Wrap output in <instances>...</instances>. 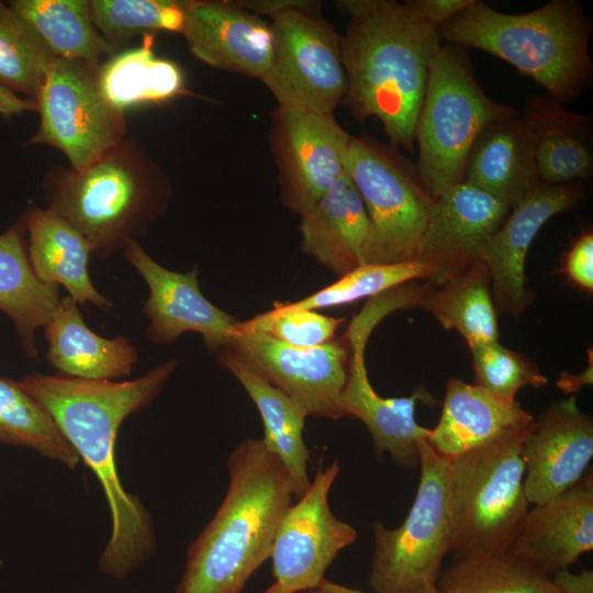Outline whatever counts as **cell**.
Masks as SVG:
<instances>
[{"label":"cell","mask_w":593,"mask_h":593,"mask_svg":"<svg viewBox=\"0 0 593 593\" xmlns=\"http://www.w3.org/2000/svg\"><path fill=\"white\" fill-rule=\"evenodd\" d=\"M535 418L519 402H507L486 390L451 378L441 414L426 441L446 459L475 449L508 433L530 427Z\"/></svg>","instance_id":"obj_23"},{"label":"cell","mask_w":593,"mask_h":593,"mask_svg":"<svg viewBox=\"0 0 593 593\" xmlns=\"http://www.w3.org/2000/svg\"><path fill=\"white\" fill-rule=\"evenodd\" d=\"M372 329V325L356 317L345 334L350 346V359L343 405L348 417L360 419L367 427L377 457L388 454L395 466L415 469L419 466V443L429 435V428L417 424L415 406L418 401L432 404L434 399L424 387L400 398H383L374 391L363 357Z\"/></svg>","instance_id":"obj_17"},{"label":"cell","mask_w":593,"mask_h":593,"mask_svg":"<svg viewBox=\"0 0 593 593\" xmlns=\"http://www.w3.org/2000/svg\"><path fill=\"white\" fill-rule=\"evenodd\" d=\"M427 268L418 261L401 264H363L340 276L334 283L299 301L292 307L318 310L376 296L414 279H426Z\"/></svg>","instance_id":"obj_37"},{"label":"cell","mask_w":593,"mask_h":593,"mask_svg":"<svg viewBox=\"0 0 593 593\" xmlns=\"http://www.w3.org/2000/svg\"><path fill=\"white\" fill-rule=\"evenodd\" d=\"M182 34L204 64L261 79L273 56L270 24L237 1H192Z\"/></svg>","instance_id":"obj_20"},{"label":"cell","mask_w":593,"mask_h":593,"mask_svg":"<svg viewBox=\"0 0 593 593\" xmlns=\"http://www.w3.org/2000/svg\"><path fill=\"white\" fill-rule=\"evenodd\" d=\"M426 284L418 305L445 329L457 331L469 348L499 340L490 275L482 261L440 286Z\"/></svg>","instance_id":"obj_31"},{"label":"cell","mask_w":593,"mask_h":593,"mask_svg":"<svg viewBox=\"0 0 593 593\" xmlns=\"http://www.w3.org/2000/svg\"><path fill=\"white\" fill-rule=\"evenodd\" d=\"M470 350L474 372L472 383L501 400L516 401L522 388H541L548 383V379L529 358L501 345L499 340L477 345Z\"/></svg>","instance_id":"obj_38"},{"label":"cell","mask_w":593,"mask_h":593,"mask_svg":"<svg viewBox=\"0 0 593 593\" xmlns=\"http://www.w3.org/2000/svg\"><path fill=\"white\" fill-rule=\"evenodd\" d=\"M345 172L369 219L363 264L413 261L433 202L416 164L370 136H353Z\"/></svg>","instance_id":"obj_9"},{"label":"cell","mask_w":593,"mask_h":593,"mask_svg":"<svg viewBox=\"0 0 593 593\" xmlns=\"http://www.w3.org/2000/svg\"><path fill=\"white\" fill-rule=\"evenodd\" d=\"M510 210L503 201L466 181L434 198L414 258L427 268V283L440 286L478 261L483 245Z\"/></svg>","instance_id":"obj_15"},{"label":"cell","mask_w":593,"mask_h":593,"mask_svg":"<svg viewBox=\"0 0 593 593\" xmlns=\"http://www.w3.org/2000/svg\"><path fill=\"white\" fill-rule=\"evenodd\" d=\"M55 59L29 23L0 1V86L35 102Z\"/></svg>","instance_id":"obj_36"},{"label":"cell","mask_w":593,"mask_h":593,"mask_svg":"<svg viewBox=\"0 0 593 593\" xmlns=\"http://www.w3.org/2000/svg\"><path fill=\"white\" fill-rule=\"evenodd\" d=\"M152 43L153 36H146L141 46L121 51L98 67V88L119 113L138 104L170 100L182 90L180 67L156 56Z\"/></svg>","instance_id":"obj_30"},{"label":"cell","mask_w":593,"mask_h":593,"mask_svg":"<svg viewBox=\"0 0 593 593\" xmlns=\"http://www.w3.org/2000/svg\"><path fill=\"white\" fill-rule=\"evenodd\" d=\"M192 1L91 0V20L116 54L137 35L159 31L182 33Z\"/></svg>","instance_id":"obj_35"},{"label":"cell","mask_w":593,"mask_h":593,"mask_svg":"<svg viewBox=\"0 0 593 593\" xmlns=\"http://www.w3.org/2000/svg\"><path fill=\"white\" fill-rule=\"evenodd\" d=\"M47 208L78 230L105 260L148 231L168 204L170 182L126 137L82 170L47 174Z\"/></svg>","instance_id":"obj_5"},{"label":"cell","mask_w":593,"mask_h":593,"mask_svg":"<svg viewBox=\"0 0 593 593\" xmlns=\"http://www.w3.org/2000/svg\"><path fill=\"white\" fill-rule=\"evenodd\" d=\"M516 112L486 96L461 46L441 44L430 64L414 132L416 167L433 199L462 181L469 152L481 131Z\"/></svg>","instance_id":"obj_7"},{"label":"cell","mask_w":593,"mask_h":593,"mask_svg":"<svg viewBox=\"0 0 593 593\" xmlns=\"http://www.w3.org/2000/svg\"><path fill=\"white\" fill-rule=\"evenodd\" d=\"M343 318L318 313L316 310L292 307L278 303L269 312L240 322L245 328L261 331L294 347L311 348L334 339Z\"/></svg>","instance_id":"obj_39"},{"label":"cell","mask_w":593,"mask_h":593,"mask_svg":"<svg viewBox=\"0 0 593 593\" xmlns=\"http://www.w3.org/2000/svg\"><path fill=\"white\" fill-rule=\"evenodd\" d=\"M20 220L29 234V259L40 280L63 286L78 304L113 306L90 278L88 262L93 250L78 230L53 210L37 205H30Z\"/></svg>","instance_id":"obj_24"},{"label":"cell","mask_w":593,"mask_h":593,"mask_svg":"<svg viewBox=\"0 0 593 593\" xmlns=\"http://www.w3.org/2000/svg\"><path fill=\"white\" fill-rule=\"evenodd\" d=\"M438 593H559L547 575L512 551L467 558L441 570Z\"/></svg>","instance_id":"obj_33"},{"label":"cell","mask_w":593,"mask_h":593,"mask_svg":"<svg viewBox=\"0 0 593 593\" xmlns=\"http://www.w3.org/2000/svg\"><path fill=\"white\" fill-rule=\"evenodd\" d=\"M532 426L448 459L452 562L511 550L529 510L522 446Z\"/></svg>","instance_id":"obj_6"},{"label":"cell","mask_w":593,"mask_h":593,"mask_svg":"<svg viewBox=\"0 0 593 593\" xmlns=\"http://www.w3.org/2000/svg\"><path fill=\"white\" fill-rule=\"evenodd\" d=\"M0 444L23 446L69 469L79 456L49 413L19 383L0 378Z\"/></svg>","instance_id":"obj_34"},{"label":"cell","mask_w":593,"mask_h":593,"mask_svg":"<svg viewBox=\"0 0 593 593\" xmlns=\"http://www.w3.org/2000/svg\"><path fill=\"white\" fill-rule=\"evenodd\" d=\"M528 134L538 177L547 184L589 180L593 172V120L546 96H532L519 114Z\"/></svg>","instance_id":"obj_22"},{"label":"cell","mask_w":593,"mask_h":593,"mask_svg":"<svg viewBox=\"0 0 593 593\" xmlns=\"http://www.w3.org/2000/svg\"><path fill=\"white\" fill-rule=\"evenodd\" d=\"M123 251L125 260L148 287L143 313L149 320L146 335L150 342L170 344L192 332L200 334L213 350L232 344L239 322L203 295L197 268L188 272L169 270L155 261L137 240L131 242Z\"/></svg>","instance_id":"obj_16"},{"label":"cell","mask_w":593,"mask_h":593,"mask_svg":"<svg viewBox=\"0 0 593 593\" xmlns=\"http://www.w3.org/2000/svg\"><path fill=\"white\" fill-rule=\"evenodd\" d=\"M339 471L337 459L320 468L286 513L270 553L273 582L261 593H299L316 586L339 552L356 541L357 530L328 503Z\"/></svg>","instance_id":"obj_12"},{"label":"cell","mask_w":593,"mask_h":593,"mask_svg":"<svg viewBox=\"0 0 593 593\" xmlns=\"http://www.w3.org/2000/svg\"><path fill=\"white\" fill-rule=\"evenodd\" d=\"M299 593H366L353 588H348L323 579L316 586ZM438 593V591H437Z\"/></svg>","instance_id":"obj_45"},{"label":"cell","mask_w":593,"mask_h":593,"mask_svg":"<svg viewBox=\"0 0 593 593\" xmlns=\"http://www.w3.org/2000/svg\"><path fill=\"white\" fill-rule=\"evenodd\" d=\"M592 362L590 367L581 374H568L566 372L561 373L557 382V387L571 395V393H577L582 387L592 384Z\"/></svg>","instance_id":"obj_44"},{"label":"cell","mask_w":593,"mask_h":593,"mask_svg":"<svg viewBox=\"0 0 593 593\" xmlns=\"http://www.w3.org/2000/svg\"><path fill=\"white\" fill-rule=\"evenodd\" d=\"M98 67L56 58L35 101L40 125L26 144L55 147L74 170L97 161L126 134L123 114L105 102L98 88Z\"/></svg>","instance_id":"obj_11"},{"label":"cell","mask_w":593,"mask_h":593,"mask_svg":"<svg viewBox=\"0 0 593 593\" xmlns=\"http://www.w3.org/2000/svg\"><path fill=\"white\" fill-rule=\"evenodd\" d=\"M522 456L529 504L560 495L585 475L593 458V421L579 409L575 394L552 402L535 419Z\"/></svg>","instance_id":"obj_18"},{"label":"cell","mask_w":593,"mask_h":593,"mask_svg":"<svg viewBox=\"0 0 593 593\" xmlns=\"http://www.w3.org/2000/svg\"><path fill=\"white\" fill-rule=\"evenodd\" d=\"M351 137L334 113L277 108L270 144L281 199L290 210L306 213L345 172Z\"/></svg>","instance_id":"obj_14"},{"label":"cell","mask_w":593,"mask_h":593,"mask_svg":"<svg viewBox=\"0 0 593 593\" xmlns=\"http://www.w3.org/2000/svg\"><path fill=\"white\" fill-rule=\"evenodd\" d=\"M563 271L577 287L593 290V234L585 232L579 236L564 255Z\"/></svg>","instance_id":"obj_40"},{"label":"cell","mask_w":593,"mask_h":593,"mask_svg":"<svg viewBox=\"0 0 593 593\" xmlns=\"http://www.w3.org/2000/svg\"><path fill=\"white\" fill-rule=\"evenodd\" d=\"M219 351V360L246 390L255 403L262 424L264 443L283 465L294 490L295 500L307 490L310 450L303 432L307 414L290 396L269 383L230 348Z\"/></svg>","instance_id":"obj_28"},{"label":"cell","mask_w":593,"mask_h":593,"mask_svg":"<svg viewBox=\"0 0 593 593\" xmlns=\"http://www.w3.org/2000/svg\"><path fill=\"white\" fill-rule=\"evenodd\" d=\"M238 327L227 348L290 396L307 416L348 417L343 405L350 359L346 335L321 346L300 348L265 332L245 328L240 322Z\"/></svg>","instance_id":"obj_13"},{"label":"cell","mask_w":593,"mask_h":593,"mask_svg":"<svg viewBox=\"0 0 593 593\" xmlns=\"http://www.w3.org/2000/svg\"><path fill=\"white\" fill-rule=\"evenodd\" d=\"M474 0H409L405 5L419 19L436 29L460 13Z\"/></svg>","instance_id":"obj_41"},{"label":"cell","mask_w":593,"mask_h":593,"mask_svg":"<svg viewBox=\"0 0 593 593\" xmlns=\"http://www.w3.org/2000/svg\"><path fill=\"white\" fill-rule=\"evenodd\" d=\"M9 5L56 58L100 65L115 55L94 26L88 0H12Z\"/></svg>","instance_id":"obj_32"},{"label":"cell","mask_w":593,"mask_h":593,"mask_svg":"<svg viewBox=\"0 0 593 593\" xmlns=\"http://www.w3.org/2000/svg\"><path fill=\"white\" fill-rule=\"evenodd\" d=\"M225 466L226 493L188 547L175 593H242L270 558L279 526L294 503L292 482L262 438L237 444Z\"/></svg>","instance_id":"obj_3"},{"label":"cell","mask_w":593,"mask_h":593,"mask_svg":"<svg viewBox=\"0 0 593 593\" xmlns=\"http://www.w3.org/2000/svg\"><path fill=\"white\" fill-rule=\"evenodd\" d=\"M24 233L19 220L0 234V311L12 321L26 356L37 359L35 332L47 324L61 296L59 286L34 273Z\"/></svg>","instance_id":"obj_29"},{"label":"cell","mask_w":593,"mask_h":593,"mask_svg":"<svg viewBox=\"0 0 593 593\" xmlns=\"http://www.w3.org/2000/svg\"><path fill=\"white\" fill-rule=\"evenodd\" d=\"M450 44L474 47L513 66L564 104L592 82V23L574 0H551L524 13L473 3L437 27Z\"/></svg>","instance_id":"obj_4"},{"label":"cell","mask_w":593,"mask_h":593,"mask_svg":"<svg viewBox=\"0 0 593 593\" xmlns=\"http://www.w3.org/2000/svg\"><path fill=\"white\" fill-rule=\"evenodd\" d=\"M559 593H593V572L583 570L571 573L568 569L560 570L551 578Z\"/></svg>","instance_id":"obj_42"},{"label":"cell","mask_w":593,"mask_h":593,"mask_svg":"<svg viewBox=\"0 0 593 593\" xmlns=\"http://www.w3.org/2000/svg\"><path fill=\"white\" fill-rule=\"evenodd\" d=\"M43 329L46 359L59 374L113 381L130 376L138 361V350L127 337L105 338L90 329L69 295L60 299Z\"/></svg>","instance_id":"obj_26"},{"label":"cell","mask_w":593,"mask_h":593,"mask_svg":"<svg viewBox=\"0 0 593 593\" xmlns=\"http://www.w3.org/2000/svg\"><path fill=\"white\" fill-rule=\"evenodd\" d=\"M176 367V360H168L122 382L40 372L19 381L49 413L103 489L112 527L99 567L118 580L136 570L157 547L149 513L137 496L125 491L120 480L114 459L118 433L125 418L154 402Z\"/></svg>","instance_id":"obj_1"},{"label":"cell","mask_w":593,"mask_h":593,"mask_svg":"<svg viewBox=\"0 0 593 593\" xmlns=\"http://www.w3.org/2000/svg\"><path fill=\"white\" fill-rule=\"evenodd\" d=\"M419 480L403 523H371L373 551L369 584L374 593H437L450 545L449 461L422 440Z\"/></svg>","instance_id":"obj_8"},{"label":"cell","mask_w":593,"mask_h":593,"mask_svg":"<svg viewBox=\"0 0 593 593\" xmlns=\"http://www.w3.org/2000/svg\"><path fill=\"white\" fill-rule=\"evenodd\" d=\"M300 232L302 250L337 276L363 265L369 219L346 172L301 215Z\"/></svg>","instance_id":"obj_25"},{"label":"cell","mask_w":593,"mask_h":593,"mask_svg":"<svg viewBox=\"0 0 593 593\" xmlns=\"http://www.w3.org/2000/svg\"><path fill=\"white\" fill-rule=\"evenodd\" d=\"M593 549V473L560 495L528 510L512 551L550 575Z\"/></svg>","instance_id":"obj_21"},{"label":"cell","mask_w":593,"mask_h":593,"mask_svg":"<svg viewBox=\"0 0 593 593\" xmlns=\"http://www.w3.org/2000/svg\"><path fill=\"white\" fill-rule=\"evenodd\" d=\"M585 189L583 182H541L511 208L504 222L485 242L479 260L488 268L492 295L502 311L511 316L524 312L529 299L525 260L530 244L549 219L580 203Z\"/></svg>","instance_id":"obj_19"},{"label":"cell","mask_w":593,"mask_h":593,"mask_svg":"<svg viewBox=\"0 0 593 593\" xmlns=\"http://www.w3.org/2000/svg\"><path fill=\"white\" fill-rule=\"evenodd\" d=\"M318 3L300 1L272 16L273 56L262 82L278 107L334 113L347 93L339 37Z\"/></svg>","instance_id":"obj_10"},{"label":"cell","mask_w":593,"mask_h":593,"mask_svg":"<svg viewBox=\"0 0 593 593\" xmlns=\"http://www.w3.org/2000/svg\"><path fill=\"white\" fill-rule=\"evenodd\" d=\"M336 8L349 19L339 37L347 109L358 122L378 119L390 146L413 150L430 64L441 46L437 29L398 1L342 0Z\"/></svg>","instance_id":"obj_2"},{"label":"cell","mask_w":593,"mask_h":593,"mask_svg":"<svg viewBox=\"0 0 593 593\" xmlns=\"http://www.w3.org/2000/svg\"><path fill=\"white\" fill-rule=\"evenodd\" d=\"M462 181L494 195L510 208L541 183L518 112L493 121L481 131L469 152Z\"/></svg>","instance_id":"obj_27"},{"label":"cell","mask_w":593,"mask_h":593,"mask_svg":"<svg viewBox=\"0 0 593 593\" xmlns=\"http://www.w3.org/2000/svg\"><path fill=\"white\" fill-rule=\"evenodd\" d=\"M36 102L0 86V115L11 118L26 111H36Z\"/></svg>","instance_id":"obj_43"}]
</instances>
